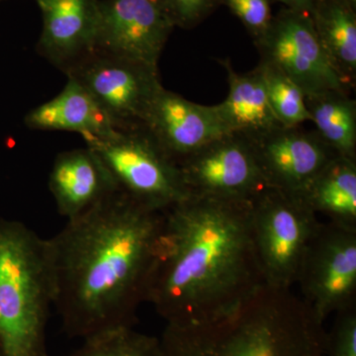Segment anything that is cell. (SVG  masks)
Here are the masks:
<instances>
[{
    "label": "cell",
    "mask_w": 356,
    "mask_h": 356,
    "mask_svg": "<svg viewBox=\"0 0 356 356\" xmlns=\"http://www.w3.org/2000/svg\"><path fill=\"white\" fill-rule=\"evenodd\" d=\"M163 220V211L117 191L46 238L53 308L67 336L134 327Z\"/></svg>",
    "instance_id": "cell-1"
},
{
    "label": "cell",
    "mask_w": 356,
    "mask_h": 356,
    "mask_svg": "<svg viewBox=\"0 0 356 356\" xmlns=\"http://www.w3.org/2000/svg\"><path fill=\"white\" fill-rule=\"evenodd\" d=\"M264 285L252 201L188 196L163 211L145 303L166 325L216 320Z\"/></svg>",
    "instance_id": "cell-2"
},
{
    "label": "cell",
    "mask_w": 356,
    "mask_h": 356,
    "mask_svg": "<svg viewBox=\"0 0 356 356\" xmlns=\"http://www.w3.org/2000/svg\"><path fill=\"white\" fill-rule=\"evenodd\" d=\"M324 322L291 290L264 285L222 317L166 325L161 356H325Z\"/></svg>",
    "instance_id": "cell-3"
},
{
    "label": "cell",
    "mask_w": 356,
    "mask_h": 356,
    "mask_svg": "<svg viewBox=\"0 0 356 356\" xmlns=\"http://www.w3.org/2000/svg\"><path fill=\"white\" fill-rule=\"evenodd\" d=\"M51 307L46 238L24 222L0 219V356H50Z\"/></svg>",
    "instance_id": "cell-4"
},
{
    "label": "cell",
    "mask_w": 356,
    "mask_h": 356,
    "mask_svg": "<svg viewBox=\"0 0 356 356\" xmlns=\"http://www.w3.org/2000/svg\"><path fill=\"white\" fill-rule=\"evenodd\" d=\"M252 222L266 285L291 290L322 222L301 195L266 187L252 200Z\"/></svg>",
    "instance_id": "cell-5"
},
{
    "label": "cell",
    "mask_w": 356,
    "mask_h": 356,
    "mask_svg": "<svg viewBox=\"0 0 356 356\" xmlns=\"http://www.w3.org/2000/svg\"><path fill=\"white\" fill-rule=\"evenodd\" d=\"M113 178L118 191L165 211L188 197L179 168L142 125L120 129L86 143Z\"/></svg>",
    "instance_id": "cell-6"
},
{
    "label": "cell",
    "mask_w": 356,
    "mask_h": 356,
    "mask_svg": "<svg viewBox=\"0 0 356 356\" xmlns=\"http://www.w3.org/2000/svg\"><path fill=\"white\" fill-rule=\"evenodd\" d=\"M65 76L95 98L119 130L142 125L149 104L163 88L159 67L96 50Z\"/></svg>",
    "instance_id": "cell-7"
},
{
    "label": "cell",
    "mask_w": 356,
    "mask_h": 356,
    "mask_svg": "<svg viewBox=\"0 0 356 356\" xmlns=\"http://www.w3.org/2000/svg\"><path fill=\"white\" fill-rule=\"evenodd\" d=\"M302 299L323 322L356 306V227L322 222L302 262Z\"/></svg>",
    "instance_id": "cell-8"
},
{
    "label": "cell",
    "mask_w": 356,
    "mask_h": 356,
    "mask_svg": "<svg viewBox=\"0 0 356 356\" xmlns=\"http://www.w3.org/2000/svg\"><path fill=\"white\" fill-rule=\"evenodd\" d=\"M189 196L252 201L266 188L250 140L231 133L178 163Z\"/></svg>",
    "instance_id": "cell-9"
},
{
    "label": "cell",
    "mask_w": 356,
    "mask_h": 356,
    "mask_svg": "<svg viewBox=\"0 0 356 356\" xmlns=\"http://www.w3.org/2000/svg\"><path fill=\"white\" fill-rule=\"evenodd\" d=\"M254 44L261 62L284 72L305 96L330 89L348 90L330 64L309 13L284 7Z\"/></svg>",
    "instance_id": "cell-10"
},
{
    "label": "cell",
    "mask_w": 356,
    "mask_h": 356,
    "mask_svg": "<svg viewBox=\"0 0 356 356\" xmlns=\"http://www.w3.org/2000/svg\"><path fill=\"white\" fill-rule=\"evenodd\" d=\"M173 29L159 0H99L95 50L158 67Z\"/></svg>",
    "instance_id": "cell-11"
},
{
    "label": "cell",
    "mask_w": 356,
    "mask_h": 356,
    "mask_svg": "<svg viewBox=\"0 0 356 356\" xmlns=\"http://www.w3.org/2000/svg\"><path fill=\"white\" fill-rule=\"evenodd\" d=\"M250 140L267 187L301 195L339 154L314 131L280 127Z\"/></svg>",
    "instance_id": "cell-12"
},
{
    "label": "cell",
    "mask_w": 356,
    "mask_h": 356,
    "mask_svg": "<svg viewBox=\"0 0 356 356\" xmlns=\"http://www.w3.org/2000/svg\"><path fill=\"white\" fill-rule=\"evenodd\" d=\"M143 127L177 165L229 132L214 106L185 99L165 88L149 104Z\"/></svg>",
    "instance_id": "cell-13"
},
{
    "label": "cell",
    "mask_w": 356,
    "mask_h": 356,
    "mask_svg": "<svg viewBox=\"0 0 356 356\" xmlns=\"http://www.w3.org/2000/svg\"><path fill=\"white\" fill-rule=\"evenodd\" d=\"M43 28L39 55L65 74L95 51L99 0H36Z\"/></svg>",
    "instance_id": "cell-14"
},
{
    "label": "cell",
    "mask_w": 356,
    "mask_h": 356,
    "mask_svg": "<svg viewBox=\"0 0 356 356\" xmlns=\"http://www.w3.org/2000/svg\"><path fill=\"white\" fill-rule=\"evenodd\" d=\"M48 184L58 214L67 221L118 191L108 170L88 147L58 154Z\"/></svg>",
    "instance_id": "cell-15"
},
{
    "label": "cell",
    "mask_w": 356,
    "mask_h": 356,
    "mask_svg": "<svg viewBox=\"0 0 356 356\" xmlns=\"http://www.w3.org/2000/svg\"><path fill=\"white\" fill-rule=\"evenodd\" d=\"M26 127L38 131H67L86 143L105 139L118 129L88 91L72 77L50 102L26 114Z\"/></svg>",
    "instance_id": "cell-16"
},
{
    "label": "cell",
    "mask_w": 356,
    "mask_h": 356,
    "mask_svg": "<svg viewBox=\"0 0 356 356\" xmlns=\"http://www.w3.org/2000/svg\"><path fill=\"white\" fill-rule=\"evenodd\" d=\"M219 63L228 74L229 95L215 108L229 132L252 139L282 126L269 105L259 65L250 72L238 74L228 58Z\"/></svg>",
    "instance_id": "cell-17"
},
{
    "label": "cell",
    "mask_w": 356,
    "mask_h": 356,
    "mask_svg": "<svg viewBox=\"0 0 356 356\" xmlns=\"http://www.w3.org/2000/svg\"><path fill=\"white\" fill-rule=\"evenodd\" d=\"M309 15L330 64L351 90L356 81V8L343 0H314Z\"/></svg>",
    "instance_id": "cell-18"
},
{
    "label": "cell",
    "mask_w": 356,
    "mask_h": 356,
    "mask_svg": "<svg viewBox=\"0 0 356 356\" xmlns=\"http://www.w3.org/2000/svg\"><path fill=\"white\" fill-rule=\"evenodd\" d=\"M316 214L356 227V159L337 156L301 193Z\"/></svg>",
    "instance_id": "cell-19"
},
{
    "label": "cell",
    "mask_w": 356,
    "mask_h": 356,
    "mask_svg": "<svg viewBox=\"0 0 356 356\" xmlns=\"http://www.w3.org/2000/svg\"><path fill=\"white\" fill-rule=\"evenodd\" d=\"M316 132L339 156L356 159V103L346 89L306 95Z\"/></svg>",
    "instance_id": "cell-20"
},
{
    "label": "cell",
    "mask_w": 356,
    "mask_h": 356,
    "mask_svg": "<svg viewBox=\"0 0 356 356\" xmlns=\"http://www.w3.org/2000/svg\"><path fill=\"white\" fill-rule=\"evenodd\" d=\"M264 74L267 98L276 119L284 127H298L311 121L305 95L280 69L268 63H259Z\"/></svg>",
    "instance_id": "cell-21"
},
{
    "label": "cell",
    "mask_w": 356,
    "mask_h": 356,
    "mask_svg": "<svg viewBox=\"0 0 356 356\" xmlns=\"http://www.w3.org/2000/svg\"><path fill=\"white\" fill-rule=\"evenodd\" d=\"M67 356H161L159 337L122 327L83 339V346Z\"/></svg>",
    "instance_id": "cell-22"
},
{
    "label": "cell",
    "mask_w": 356,
    "mask_h": 356,
    "mask_svg": "<svg viewBox=\"0 0 356 356\" xmlns=\"http://www.w3.org/2000/svg\"><path fill=\"white\" fill-rule=\"evenodd\" d=\"M273 0H220L242 22L254 43L264 36L273 21Z\"/></svg>",
    "instance_id": "cell-23"
},
{
    "label": "cell",
    "mask_w": 356,
    "mask_h": 356,
    "mask_svg": "<svg viewBox=\"0 0 356 356\" xmlns=\"http://www.w3.org/2000/svg\"><path fill=\"white\" fill-rule=\"evenodd\" d=\"M334 315L331 331L325 332V356H356V306Z\"/></svg>",
    "instance_id": "cell-24"
},
{
    "label": "cell",
    "mask_w": 356,
    "mask_h": 356,
    "mask_svg": "<svg viewBox=\"0 0 356 356\" xmlns=\"http://www.w3.org/2000/svg\"><path fill=\"white\" fill-rule=\"evenodd\" d=\"M175 27L192 29L220 7V0H159Z\"/></svg>",
    "instance_id": "cell-25"
},
{
    "label": "cell",
    "mask_w": 356,
    "mask_h": 356,
    "mask_svg": "<svg viewBox=\"0 0 356 356\" xmlns=\"http://www.w3.org/2000/svg\"><path fill=\"white\" fill-rule=\"evenodd\" d=\"M274 1L281 2L284 4L287 8L293 10L300 11V13H310L314 0H274Z\"/></svg>",
    "instance_id": "cell-26"
},
{
    "label": "cell",
    "mask_w": 356,
    "mask_h": 356,
    "mask_svg": "<svg viewBox=\"0 0 356 356\" xmlns=\"http://www.w3.org/2000/svg\"><path fill=\"white\" fill-rule=\"evenodd\" d=\"M346 3L350 4V6L355 7L356 8V0H343Z\"/></svg>",
    "instance_id": "cell-27"
},
{
    "label": "cell",
    "mask_w": 356,
    "mask_h": 356,
    "mask_svg": "<svg viewBox=\"0 0 356 356\" xmlns=\"http://www.w3.org/2000/svg\"><path fill=\"white\" fill-rule=\"evenodd\" d=\"M3 1V0H0V2Z\"/></svg>",
    "instance_id": "cell-28"
}]
</instances>
